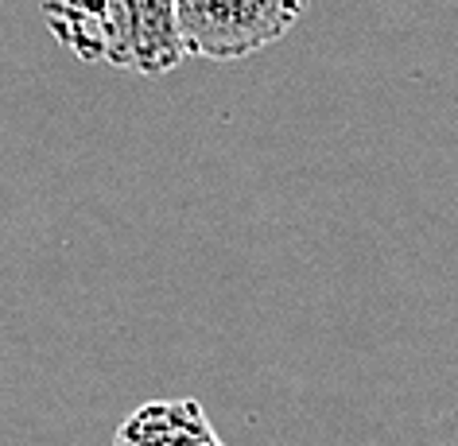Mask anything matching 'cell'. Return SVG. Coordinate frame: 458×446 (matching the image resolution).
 <instances>
[{"label":"cell","mask_w":458,"mask_h":446,"mask_svg":"<svg viewBox=\"0 0 458 446\" xmlns=\"http://www.w3.org/2000/svg\"><path fill=\"white\" fill-rule=\"evenodd\" d=\"M43 16L86 63L159 78L187 59L175 0H47Z\"/></svg>","instance_id":"1"},{"label":"cell","mask_w":458,"mask_h":446,"mask_svg":"<svg viewBox=\"0 0 458 446\" xmlns=\"http://www.w3.org/2000/svg\"><path fill=\"white\" fill-rule=\"evenodd\" d=\"M113 446H225L199 400H152L117 427Z\"/></svg>","instance_id":"3"},{"label":"cell","mask_w":458,"mask_h":446,"mask_svg":"<svg viewBox=\"0 0 458 446\" xmlns=\"http://www.w3.org/2000/svg\"><path fill=\"white\" fill-rule=\"evenodd\" d=\"M307 0H175L187 55L245 59L280 43L300 20Z\"/></svg>","instance_id":"2"}]
</instances>
